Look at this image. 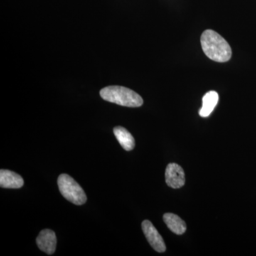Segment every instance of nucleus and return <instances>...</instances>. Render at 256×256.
Segmentation results:
<instances>
[{"instance_id":"f03ea898","label":"nucleus","mask_w":256,"mask_h":256,"mask_svg":"<svg viewBox=\"0 0 256 256\" xmlns=\"http://www.w3.org/2000/svg\"><path fill=\"white\" fill-rule=\"evenodd\" d=\"M104 100L126 106V107H140L143 104L142 97L131 89L119 86H110L104 88L100 92Z\"/></svg>"},{"instance_id":"0eeeda50","label":"nucleus","mask_w":256,"mask_h":256,"mask_svg":"<svg viewBox=\"0 0 256 256\" xmlns=\"http://www.w3.org/2000/svg\"><path fill=\"white\" fill-rule=\"evenodd\" d=\"M24 185L23 178L10 170L0 171V186L4 188H20Z\"/></svg>"},{"instance_id":"1a4fd4ad","label":"nucleus","mask_w":256,"mask_h":256,"mask_svg":"<svg viewBox=\"0 0 256 256\" xmlns=\"http://www.w3.org/2000/svg\"><path fill=\"white\" fill-rule=\"evenodd\" d=\"M218 92L214 90L206 92L202 98V107L200 110V116L203 118H206L210 116L212 111L215 108L218 102Z\"/></svg>"},{"instance_id":"6e6552de","label":"nucleus","mask_w":256,"mask_h":256,"mask_svg":"<svg viewBox=\"0 0 256 256\" xmlns=\"http://www.w3.org/2000/svg\"><path fill=\"white\" fill-rule=\"evenodd\" d=\"M114 132L118 141L124 150L131 151L134 149L136 146V141L128 130L124 127L118 126L114 128Z\"/></svg>"},{"instance_id":"423d86ee","label":"nucleus","mask_w":256,"mask_h":256,"mask_svg":"<svg viewBox=\"0 0 256 256\" xmlns=\"http://www.w3.org/2000/svg\"><path fill=\"white\" fill-rule=\"evenodd\" d=\"M56 242V234L50 229L42 230L36 238V244L38 248L48 255L54 254Z\"/></svg>"},{"instance_id":"7ed1b4c3","label":"nucleus","mask_w":256,"mask_h":256,"mask_svg":"<svg viewBox=\"0 0 256 256\" xmlns=\"http://www.w3.org/2000/svg\"><path fill=\"white\" fill-rule=\"evenodd\" d=\"M58 186L62 196L76 205H82L87 201V196L82 186L72 176L60 174L58 178Z\"/></svg>"},{"instance_id":"9d476101","label":"nucleus","mask_w":256,"mask_h":256,"mask_svg":"<svg viewBox=\"0 0 256 256\" xmlns=\"http://www.w3.org/2000/svg\"><path fill=\"white\" fill-rule=\"evenodd\" d=\"M163 220L173 233L182 235L186 232V223L178 215L172 213L165 214L163 216Z\"/></svg>"},{"instance_id":"20e7f679","label":"nucleus","mask_w":256,"mask_h":256,"mask_svg":"<svg viewBox=\"0 0 256 256\" xmlns=\"http://www.w3.org/2000/svg\"><path fill=\"white\" fill-rule=\"evenodd\" d=\"M142 228L152 248L156 252H164L166 250L164 240L153 224L150 220H144L142 223Z\"/></svg>"},{"instance_id":"39448f33","label":"nucleus","mask_w":256,"mask_h":256,"mask_svg":"<svg viewBox=\"0 0 256 256\" xmlns=\"http://www.w3.org/2000/svg\"><path fill=\"white\" fill-rule=\"evenodd\" d=\"M166 184L173 188H180L184 185L185 174L181 166L176 163H170L165 171Z\"/></svg>"},{"instance_id":"f257e3e1","label":"nucleus","mask_w":256,"mask_h":256,"mask_svg":"<svg viewBox=\"0 0 256 256\" xmlns=\"http://www.w3.org/2000/svg\"><path fill=\"white\" fill-rule=\"evenodd\" d=\"M201 44L206 56L214 62L224 63L232 58V47L223 37L214 30H207L203 32Z\"/></svg>"}]
</instances>
